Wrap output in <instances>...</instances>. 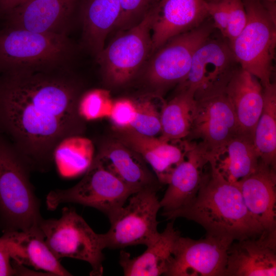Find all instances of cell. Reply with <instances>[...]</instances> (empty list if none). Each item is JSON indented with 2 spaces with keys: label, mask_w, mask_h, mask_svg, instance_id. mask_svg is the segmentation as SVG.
I'll return each instance as SVG.
<instances>
[{
  "label": "cell",
  "mask_w": 276,
  "mask_h": 276,
  "mask_svg": "<svg viewBox=\"0 0 276 276\" xmlns=\"http://www.w3.org/2000/svg\"><path fill=\"white\" fill-rule=\"evenodd\" d=\"M210 168L194 200L163 216L167 219L182 217L193 221L204 228L206 235L232 241L260 235L264 229L247 210L238 186Z\"/></svg>",
  "instance_id": "7a4b0ae2"
},
{
  "label": "cell",
  "mask_w": 276,
  "mask_h": 276,
  "mask_svg": "<svg viewBox=\"0 0 276 276\" xmlns=\"http://www.w3.org/2000/svg\"><path fill=\"white\" fill-rule=\"evenodd\" d=\"M18 275L12 263L11 258L0 241V276Z\"/></svg>",
  "instance_id": "836d02e7"
},
{
  "label": "cell",
  "mask_w": 276,
  "mask_h": 276,
  "mask_svg": "<svg viewBox=\"0 0 276 276\" xmlns=\"http://www.w3.org/2000/svg\"><path fill=\"white\" fill-rule=\"evenodd\" d=\"M242 1L247 22L229 45L240 67L257 78L264 87L271 82L276 21L269 16L261 0Z\"/></svg>",
  "instance_id": "5b68a950"
},
{
  "label": "cell",
  "mask_w": 276,
  "mask_h": 276,
  "mask_svg": "<svg viewBox=\"0 0 276 276\" xmlns=\"http://www.w3.org/2000/svg\"><path fill=\"white\" fill-rule=\"evenodd\" d=\"M114 129L117 140L151 166L160 184H168L173 170L185 158L186 146L183 151L159 137L140 134L130 128Z\"/></svg>",
  "instance_id": "ffe728a7"
},
{
  "label": "cell",
  "mask_w": 276,
  "mask_h": 276,
  "mask_svg": "<svg viewBox=\"0 0 276 276\" xmlns=\"http://www.w3.org/2000/svg\"><path fill=\"white\" fill-rule=\"evenodd\" d=\"M121 13L120 0H86L82 14L84 40L97 57Z\"/></svg>",
  "instance_id": "cb8c5ba5"
},
{
  "label": "cell",
  "mask_w": 276,
  "mask_h": 276,
  "mask_svg": "<svg viewBox=\"0 0 276 276\" xmlns=\"http://www.w3.org/2000/svg\"><path fill=\"white\" fill-rule=\"evenodd\" d=\"M94 146L87 137L80 134L61 140L53 151V162L60 175L72 177L85 173L94 158Z\"/></svg>",
  "instance_id": "4316f807"
},
{
  "label": "cell",
  "mask_w": 276,
  "mask_h": 276,
  "mask_svg": "<svg viewBox=\"0 0 276 276\" xmlns=\"http://www.w3.org/2000/svg\"><path fill=\"white\" fill-rule=\"evenodd\" d=\"M263 91L258 78L241 67L229 81L225 93L233 106L239 132L254 138L263 107Z\"/></svg>",
  "instance_id": "7402d4cb"
},
{
  "label": "cell",
  "mask_w": 276,
  "mask_h": 276,
  "mask_svg": "<svg viewBox=\"0 0 276 276\" xmlns=\"http://www.w3.org/2000/svg\"><path fill=\"white\" fill-rule=\"evenodd\" d=\"M240 67L227 40L213 32L195 51L190 71L177 90L190 89L196 94L225 89Z\"/></svg>",
  "instance_id": "7c38bea8"
},
{
  "label": "cell",
  "mask_w": 276,
  "mask_h": 276,
  "mask_svg": "<svg viewBox=\"0 0 276 276\" xmlns=\"http://www.w3.org/2000/svg\"><path fill=\"white\" fill-rule=\"evenodd\" d=\"M275 275L276 230L231 243L225 276Z\"/></svg>",
  "instance_id": "9a60e30c"
},
{
  "label": "cell",
  "mask_w": 276,
  "mask_h": 276,
  "mask_svg": "<svg viewBox=\"0 0 276 276\" xmlns=\"http://www.w3.org/2000/svg\"><path fill=\"white\" fill-rule=\"evenodd\" d=\"M135 192L95 156L81 180L70 188L50 191L46 197V205L52 211L62 203H77L96 209L110 220Z\"/></svg>",
  "instance_id": "52a82bcc"
},
{
  "label": "cell",
  "mask_w": 276,
  "mask_h": 276,
  "mask_svg": "<svg viewBox=\"0 0 276 276\" xmlns=\"http://www.w3.org/2000/svg\"><path fill=\"white\" fill-rule=\"evenodd\" d=\"M31 171L0 133V227L3 233L38 227L40 201L30 180Z\"/></svg>",
  "instance_id": "3957f363"
},
{
  "label": "cell",
  "mask_w": 276,
  "mask_h": 276,
  "mask_svg": "<svg viewBox=\"0 0 276 276\" xmlns=\"http://www.w3.org/2000/svg\"><path fill=\"white\" fill-rule=\"evenodd\" d=\"M179 232L169 222L156 239L141 255L132 258L121 250L119 263L126 276H158L167 272L180 237Z\"/></svg>",
  "instance_id": "603a6c76"
},
{
  "label": "cell",
  "mask_w": 276,
  "mask_h": 276,
  "mask_svg": "<svg viewBox=\"0 0 276 276\" xmlns=\"http://www.w3.org/2000/svg\"><path fill=\"white\" fill-rule=\"evenodd\" d=\"M80 93L65 66L0 73V133L31 170L48 171L57 145L80 134Z\"/></svg>",
  "instance_id": "6da1fadb"
},
{
  "label": "cell",
  "mask_w": 276,
  "mask_h": 276,
  "mask_svg": "<svg viewBox=\"0 0 276 276\" xmlns=\"http://www.w3.org/2000/svg\"><path fill=\"white\" fill-rule=\"evenodd\" d=\"M158 190L146 188L132 194L128 202L109 220L110 227L102 234L105 248L120 249L136 245L151 244L157 238L160 208Z\"/></svg>",
  "instance_id": "ba28073f"
},
{
  "label": "cell",
  "mask_w": 276,
  "mask_h": 276,
  "mask_svg": "<svg viewBox=\"0 0 276 276\" xmlns=\"http://www.w3.org/2000/svg\"><path fill=\"white\" fill-rule=\"evenodd\" d=\"M231 240L206 235L194 240L179 238L167 276H225Z\"/></svg>",
  "instance_id": "4fadbf2b"
},
{
  "label": "cell",
  "mask_w": 276,
  "mask_h": 276,
  "mask_svg": "<svg viewBox=\"0 0 276 276\" xmlns=\"http://www.w3.org/2000/svg\"><path fill=\"white\" fill-rule=\"evenodd\" d=\"M113 102L108 91L102 89L90 90L80 96L77 103V113L83 121L109 118Z\"/></svg>",
  "instance_id": "4dcf8cb0"
},
{
  "label": "cell",
  "mask_w": 276,
  "mask_h": 276,
  "mask_svg": "<svg viewBox=\"0 0 276 276\" xmlns=\"http://www.w3.org/2000/svg\"><path fill=\"white\" fill-rule=\"evenodd\" d=\"M194 98L188 141L200 140L209 154V159H216L224 153L228 142L239 132L233 106L225 89L195 94Z\"/></svg>",
  "instance_id": "30bf717a"
},
{
  "label": "cell",
  "mask_w": 276,
  "mask_h": 276,
  "mask_svg": "<svg viewBox=\"0 0 276 276\" xmlns=\"http://www.w3.org/2000/svg\"><path fill=\"white\" fill-rule=\"evenodd\" d=\"M194 94L190 89L177 90L174 97L165 102L161 112L160 138L169 142L187 138L192 122Z\"/></svg>",
  "instance_id": "484cf974"
},
{
  "label": "cell",
  "mask_w": 276,
  "mask_h": 276,
  "mask_svg": "<svg viewBox=\"0 0 276 276\" xmlns=\"http://www.w3.org/2000/svg\"><path fill=\"white\" fill-rule=\"evenodd\" d=\"M209 17L205 0H158L151 26L152 54L171 38L199 26Z\"/></svg>",
  "instance_id": "2e32d148"
},
{
  "label": "cell",
  "mask_w": 276,
  "mask_h": 276,
  "mask_svg": "<svg viewBox=\"0 0 276 276\" xmlns=\"http://www.w3.org/2000/svg\"><path fill=\"white\" fill-rule=\"evenodd\" d=\"M110 172L136 192L146 188L158 190L159 185L136 152L114 140L105 143L95 156Z\"/></svg>",
  "instance_id": "44dd1931"
},
{
  "label": "cell",
  "mask_w": 276,
  "mask_h": 276,
  "mask_svg": "<svg viewBox=\"0 0 276 276\" xmlns=\"http://www.w3.org/2000/svg\"><path fill=\"white\" fill-rule=\"evenodd\" d=\"M263 107L257 123L254 143L260 159L276 169V84L263 87Z\"/></svg>",
  "instance_id": "83f0119b"
},
{
  "label": "cell",
  "mask_w": 276,
  "mask_h": 276,
  "mask_svg": "<svg viewBox=\"0 0 276 276\" xmlns=\"http://www.w3.org/2000/svg\"><path fill=\"white\" fill-rule=\"evenodd\" d=\"M0 241L8 251L12 263L26 265L52 275L72 274L50 249L39 227L4 232Z\"/></svg>",
  "instance_id": "ac0fdd59"
},
{
  "label": "cell",
  "mask_w": 276,
  "mask_h": 276,
  "mask_svg": "<svg viewBox=\"0 0 276 276\" xmlns=\"http://www.w3.org/2000/svg\"><path fill=\"white\" fill-rule=\"evenodd\" d=\"M158 0H120L121 13L115 27L127 30L140 22Z\"/></svg>",
  "instance_id": "1f68e13d"
},
{
  "label": "cell",
  "mask_w": 276,
  "mask_h": 276,
  "mask_svg": "<svg viewBox=\"0 0 276 276\" xmlns=\"http://www.w3.org/2000/svg\"><path fill=\"white\" fill-rule=\"evenodd\" d=\"M214 27L232 43L244 28L247 14L242 0H205Z\"/></svg>",
  "instance_id": "f1b7e54d"
},
{
  "label": "cell",
  "mask_w": 276,
  "mask_h": 276,
  "mask_svg": "<svg viewBox=\"0 0 276 276\" xmlns=\"http://www.w3.org/2000/svg\"><path fill=\"white\" fill-rule=\"evenodd\" d=\"M186 148L185 158L173 170L168 188L159 200L162 215L188 205L201 187L209 154L200 143L187 141Z\"/></svg>",
  "instance_id": "5bb4252c"
},
{
  "label": "cell",
  "mask_w": 276,
  "mask_h": 276,
  "mask_svg": "<svg viewBox=\"0 0 276 276\" xmlns=\"http://www.w3.org/2000/svg\"><path fill=\"white\" fill-rule=\"evenodd\" d=\"M72 52L65 33H39L6 27L0 30V73L65 66Z\"/></svg>",
  "instance_id": "277c9868"
},
{
  "label": "cell",
  "mask_w": 276,
  "mask_h": 276,
  "mask_svg": "<svg viewBox=\"0 0 276 276\" xmlns=\"http://www.w3.org/2000/svg\"><path fill=\"white\" fill-rule=\"evenodd\" d=\"M136 113L129 128L140 134L155 136L161 132V112L165 103L158 94L147 95L134 101Z\"/></svg>",
  "instance_id": "f546056e"
},
{
  "label": "cell",
  "mask_w": 276,
  "mask_h": 276,
  "mask_svg": "<svg viewBox=\"0 0 276 276\" xmlns=\"http://www.w3.org/2000/svg\"><path fill=\"white\" fill-rule=\"evenodd\" d=\"M76 0H28L3 15L6 27L39 33H64Z\"/></svg>",
  "instance_id": "e0dca14e"
},
{
  "label": "cell",
  "mask_w": 276,
  "mask_h": 276,
  "mask_svg": "<svg viewBox=\"0 0 276 276\" xmlns=\"http://www.w3.org/2000/svg\"><path fill=\"white\" fill-rule=\"evenodd\" d=\"M39 227L50 249L59 259L70 258L88 263L90 275H102L105 248L102 234L95 233L72 208L62 209L59 219H44Z\"/></svg>",
  "instance_id": "8992f818"
},
{
  "label": "cell",
  "mask_w": 276,
  "mask_h": 276,
  "mask_svg": "<svg viewBox=\"0 0 276 276\" xmlns=\"http://www.w3.org/2000/svg\"><path fill=\"white\" fill-rule=\"evenodd\" d=\"M136 108L134 100L122 98L113 101L109 118L114 129L129 128L134 122Z\"/></svg>",
  "instance_id": "d6a6232c"
},
{
  "label": "cell",
  "mask_w": 276,
  "mask_h": 276,
  "mask_svg": "<svg viewBox=\"0 0 276 276\" xmlns=\"http://www.w3.org/2000/svg\"><path fill=\"white\" fill-rule=\"evenodd\" d=\"M28 0H0V14L2 15L9 10Z\"/></svg>",
  "instance_id": "e575fe53"
},
{
  "label": "cell",
  "mask_w": 276,
  "mask_h": 276,
  "mask_svg": "<svg viewBox=\"0 0 276 276\" xmlns=\"http://www.w3.org/2000/svg\"><path fill=\"white\" fill-rule=\"evenodd\" d=\"M215 29L208 18L199 26L171 38L155 52L145 77L159 95L185 79L195 51Z\"/></svg>",
  "instance_id": "8fae6325"
},
{
  "label": "cell",
  "mask_w": 276,
  "mask_h": 276,
  "mask_svg": "<svg viewBox=\"0 0 276 276\" xmlns=\"http://www.w3.org/2000/svg\"><path fill=\"white\" fill-rule=\"evenodd\" d=\"M236 185L247 210L264 230H276V169L260 159L256 170Z\"/></svg>",
  "instance_id": "d6986e66"
},
{
  "label": "cell",
  "mask_w": 276,
  "mask_h": 276,
  "mask_svg": "<svg viewBox=\"0 0 276 276\" xmlns=\"http://www.w3.org/2000/svg\"><path fill=\"white\" fill-rule=\"evenodd\" d=\"M267 1H275V0H267Z\"/></svg>",
  "instance_id": "d590c367"
},
{
  "label": "cell",
  "mask_w": 276,
  "mask_h": 276,
  "mask_svg": "<svg viewBox=\"0 0 276 276\" xmlns=\"http://www.w3.org/2000/svg\"><path fill=\"white\" fill-rule=\"evenodd\" d=\"M154 7L137 24L121 31L97 57L110 84L118 86L129 82L152 54Z\"/></svg>",
  "instance_id": "9c48e42d"
},
{
  "label": "cell",
  "mask_w": 276,
  "mask_h": 276,
  "mask_svg": "<svg viewBox=\"0 0 276 276\" xmlns=\"http://www.w3.org/2000/svg\"><path fill=\"white\" fill-rule=\"evenodd\" d=\"M224 153H226L224 158L209 159V164L235 184L254 172L260 160L254 138L240 132L228 142Z\"/></svg>",
  "instance_id": "d4e9b609"
}]
</instances>
